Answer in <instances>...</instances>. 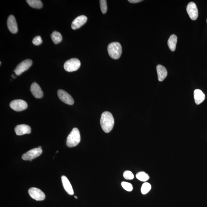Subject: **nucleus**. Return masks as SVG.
<instances>
[{"instance_id":"20e7f679","label":"nucleus","mask_w":207,"mask_h":207,"mask_svg":"<svg viewBox=\"0 0 207 207\" xmlns=\"http://www.w3.org/2000/svg\"><path fill=\"white\" fill-rule=\"evenodd\" d=\"M81 66V62L76 58L67 60L64 64V68L67 72H71L77 70Z\"/></svg>"},{"instance_id":"4468645a","label":"nucleus","mask_w":207,"mask_h":207,"mask_svg":"<svg viewBox=\"0 0 207 207\" xmlns=\"http://www.w3.org/2000/svg\"><path fill=\"white\" fill-rule=\"evenodd\" d=\"M30 91L33 95L36 98H41L43 96V92L42 89L36 82L33 83L31 85Z\"/></svg>"},{"instance_id":"a878e982","label":"nucleus","mask_w":207,"mask_h":207,"mask_svg":"<svg viewBox=\"0 0 207 207\" xmlns=\"http://www.w3.org/2000/svg\"><path fill=\"white\" fill-rule=\"evenodd\" d=\"M32 43L34 45H37V46L41 44L42 43L41 37L40 36H36L32 40Z\"/></svg>"},{"instance_id":"7ed1b4c3","label":"nucleus","mask_w":207,"mask_h":207,"mask_svg":"<svg viewBox=\"0 0 207 207\" xmlns=\"http://www.w3.org/2000/svg\"><path fill=\"white\" fill-rule=\"evenodd\" d=\"M108 51L111 58L114 59H118L120 57L122 53L121 45L118 42H112L108 45Z\"/></svg>"},{"instance_id":"bb28decb","label":"nucleus","mask_w":207,"mask_h":207,"mask_svg":"<svg viewBox=\"0 0 207 207\" xmlns=\"http://www.w3.org/2000/svg\"><path fill=\"white\" fill-rule=\"evenodd\" d=\"M142 0H128V1L132 3H137L142 1Z\"/></svg>"},{"instance_id":"412c9836","label":"nucleus","mask_w":207,"mask_h":207,"mask_svg":"<svg viewBox=\"0 0 207 207\" xmlns=\"http://www.w3.org/2000/svg\"><path fill=\"white\" fill-rule=\"evenodd\" d=\"M136 178L140 181L145 182L149 179L150 177L147 173L144 172H138L136 175Z\"/></svg>"},{"instance_id":"f03ea898","label":"nucleus","mask_w":207,"mask_h":207,"mask_svg":"<svg viewBox=\"0 0 207 207\" xmlns=\"http://www.w3.org/2000/svg\"><path fill=\"white\" fill-rule=\"evenodd\" d=\"M81 141V136L78 128H74L67 137V145L68 147L76 146Z\"/></svg>"},{"instance_id":"1a4fd4ad","label":"nucleus","mask_w":207,"mask_h":207,"mask_svg":"<svg viewBox=\"0 0 207 207\" xmlns=\"http://www.w3.org/2000/svg\"><path fill=\"white\" fill-rule=\"evenodd\" d=\"M58 96L59 99L66 104L72 105L74 103L73 99L70 94L66 91L59 89L57 92Z\"/></svg>"},{"instance_id":"9d476101","label":"nucleus","mask_w":207,"mask_h":207,"mask_svg":"<svg viewBox=\"0 0 207 207\" xmlns=\"http://www.w3.org/2000/svg\"><path fill=\"white\" fill-rule=\"evenodd\" d=\"M186 10L190 18L192 20L197 19L198 16V11L196 4L191 2L188 4Z\"/></svg>"},{"instance_id":"2eb2a0df","label":"nucleus","mask_w":207,"mask_h":207,"mask_svg":"<svg viewBox=\"0 0 207 207\" xmlns=\"http://www.w3.org/2000/svg\"><path fill=\"white\" fill-rule=\"evenodd\" d=\"M61 178H62L63 185L65 191L68 193L69 195H73L74 191L73 188L68 179L65 176H62Z\"/></svg>"},{"instance_id":"6e6552de","label":"nucleus","mask_w":207,"mask_h":207,"mask_svg":"<svg viewBox=\"0 0 207 207\" xmlns=\"http://www.w3.org/2000/svg\"><path fill=\"white\" fill-rule=\"evenodd\" d=\"M29 194L30 197L37 201L45 200V196L43 191L36 188H31L29 190Z\"/></svg>"},{"instance_id":"5701e85b","label":"nucleus","mask_w":207,"mask_h":207,"mask_svg":"<svg viewBox=\"0 0 207 207\" xmlns=\"http://www.w3.org/2000/svg\"><path fill=\"white\" fill-rule=\"evenodd\" d=\"M99 2L102 12L103 14H106L108 9L107 1L106 0H101Z\"/></svg>"},{"instance_id":"f3484780","label":"nucleus","mask_w":207,"mask_h":207,"mask_svg":"<svg viewBox=\"0 0 207 207\" xmlns=\"http://www.w3.org/2000/svg\"><path fill=\"white\" fill-rule=\"evenodd\" d=\"M194 99L197 105L203 103L205 99V95L203 92L200 89H197L194 92Z\"/></svg>"},{"instance_id":"423d86ee","label":"nucleus","mask_w":207,"mask_h":207,"mask_svg":"<svg viewBox=\"0 0 207 207\" xmlns=\"http://www.w3.org/2000/svg\"><path fill=\"white\" fill-rule=\"evenodd\" d=\"M42 152V149L38 148L32 149L23 154L22 156V159L24 160L31 161L33 159L40 156Z\"/></svg>"},{"instance_id":"a211bd4d","label":"nucleus","mask_w":207,"mask_h":207,"mask_svg":"<svg viewBox=\"0 0 207 207\" xmlns=\"http://www.w3.org/2000/svg\"><path fill=\"white\" fill-rule=\"evenodd\" d=\"M177 42V37L175 34H172L170 36L168 41V45L170 49L172 51H175Z\"/></svg>"},{"instance_id":"b1692460","label":"nucleus","mask_w":207,"mask_h":207,"mask_svg":"<svg viewBox=\"0 0 207 207\" xmlns=\"http://www.w3.org/2000/svg\"><path fill=\"white\" fill-rule=\"evenodd\" d=\"M121 185L122 187L125 190L129 192L132 191L133 186L131 183L124 181L121 183Z\"/></svg>"},{"instance_id":"9b49d317","label":"nucleus","mask_w":207,"mask_h":207,"mask_svg":"<svg viewBox=\"0 0 207 207\" xmlns=\"http://www.w3.org/2000/svg\"><path fill=\"white\" fill-rule=\"evenodd\" d=\"M7 27L12 34H16L18 32V28L16 20L13 15H9L7 19Z\"/></svg>"},{"instance_id":"aec40b11","label":"nucleus","mask_w":207,"mask_h":207,"mask_svg":"<svg viewBox=\"0 0 207 207\" xmlns=\"http://www.w3.org/2000/svg\"><path fill=\"white\" fill-rule=\"evenodd\" d=\"M26 2L30 7L35 9H40L43 6L42 2L40 0H26Z\"/></svg>"},{"instance_id":"0eeeda50","label":"nucleus","mask_w":207,"mask_h":207,"mask_svg":"<svg viewBox=\"0 0 207 207\" xmlns=\"http://www.w3.org/2000/svg\"><path fill=\"white\" fill-rule=\"evenodd\" d=\"M10 106L14 110L19 112L26 109L28 105L27 103L23 100L16 99L10 103Z\"/></svg>"},{"instance_id":"c756f323","label":"nucleus","mask_w":207,"mask_h":207,"mask_svg":"<svg viewBox=\"0 0 207 207\" xmlns=\"http://www.w3.org/2000/svg\"><path fill=\"white\" fill-rule=\"evenodd\" d=\"M0 63H0V64H1V62H0Z\"/></svg>"},{"instance_id":"f257e3e1","label":"nucleus","mask_w":207,"mask_h":207,"mask_svg":"<svg viewBox=\"0 0 207 207\" xmlns=\"http://www.w3.org/2000/svg\"><path fill=\"white\" fill-rule=\"evenodd\" d=\"M100 123L103 131L108 133L112 131L114 124V120L111 112L106 111L102 114Z\"/></svg>"},{"instance_id":"dca6fc26","label":"nucleus","mask_w":207,"mask_h":207,"mask_svg":"<svg viewBox=\"0 0 207 207\" xmlns=\"http://www.w3.org/2000/svg\"><path fill=\"white\" fill-rule=\"evenodd\" d=\"M157 73L158 74V81H162L167 76V71L165 67L161 65L157 66Z\"/></svg>"},{"instance_id":"6ab92c4d","label":"nucleus","mask_w":207,"mask_h":207,"mask_svg":"<svg viewBox=\"0 0 207 207\" xmlns=\"http://www.w3.org/2000/svg\"><path fill=\"white\" fill-rule=\"evenodd\" d=\"M51 37L53 43L55 44L60 43L62 40V37L60 33L54 31L51 34Z\"/></svg>"},{"instance_id":"4be33fe9","label":"nucleus","mask_w":207,"mask_h":207,"mask_svg":"<svg viewBox=\"0 0 207 207\" xmlns=\"http://www.w3.org/2000/svg\"><path fill=\"white\" fill-rule=\"evenodd\" d=\"M151 185L149 183L145 182L142 185L141 187V191L143 194L147 193L151 189Z\"/></svg>"},{"instance_id":"39448f33","label":"nucleus","mask_w":207,"mask_h":207,"mask_svg":"<svg viewBox=\"0 0 207 207\" xmlns=\"http://www.w3.org/2000/svg\"><path fill=\"white\" fill-rule=\"evenodd\" d=\"M32 65V61L30 59H26L20 63L17 66L14 72L16 75L19 76L22 73L30 68Z\"/></svg>"},{"instance_id":"393cba45","label":"nucleus","mask_w":207,"mask_h":207,"mask_svg":"<svg viewBox=\"0 0 207 207\" xmlns=\"http://www.w3.org/2000/svg\"><path fill=\"white\" fill-rule=\"evenodd\" d=\"M123 176L125 179L127 180H132L134 178V175L130 171H125L124 172Z\"/></svg>"},{"instance_id":"7c9ffc66","label":"nucleus","mask_w":207,"mask_h":207,"mask_svg":"<svg viewBox=\"0 0 207 207\" xmlns=\"http://www.w3.org/2000/svg\"></svg>"},{"instance_id":"ddd939ff","label":"nucleus","mask_w":207,"mask_h":207,"mask_svg":"<svg viewBox=\"0 0 207 207\" xmlns=\"http://www.w3.org/2000/svg\"><path fill=\"white\" fill-rule=\"evenodd\" d=\"M15 133L18 136H22L26 134H30L31 132L30 127L26 124L17 125L15 128Z\"/></svg>"},{"instance_id":"c85d7f7f","label":"nucleus","mask_w":207,"mask_h":207,"mask_svg":"<svg viewBox=\"0 0 207 207\" xmlns=\"http://www.w3.org/2000/svg\"><path fill=\"white\" fill-rule=\"evenodd\" d=\"M75 198L77 199L78 197H76V196H75Z\"/></svg>"},{"instance_id":"f8f14e48","label":"nucleus","mask_w":207,"mask_h":207,"mask_svg":"<svg viewBox=\"0 0 207 207\" xmlns=\"http://www.w3.org/2000/svg\"><path fill=\"white\" fill-rule=\"evenodd\" d=\"M87 18L85 15H82L77 17L71 24L72 29L73 30H76L79 29L83 25L85 24L87 21Z\"/></svg>"},{"instance_id":"cd10ccee","label":"nucleus","mask_w":207,"mask_h":207,"mask_svg":"<svg viewBox=\"0 0 207 207\" xmlns=\"http://www.w3.org/2000/svg\"><path fill=\"white\" fill-rule=\"evenodd\" d=\"M38 148H40V149H41L42 148V147L39 146L38 147Z\"/></svg>"}]
</instances>
